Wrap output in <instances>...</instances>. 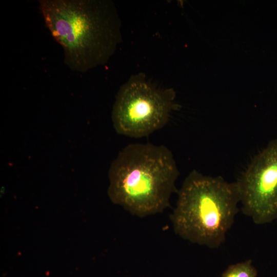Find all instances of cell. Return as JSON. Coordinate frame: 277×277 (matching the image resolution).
Returning a JSON list of instances; mask_svg holds the SVG:
<instances>
[{
    "mask_svg": "<svg viewBox=\"0 0 277 277\" xmlns=\"http://www.w3.org/2000/svg\"><path fill=\"white\" fill-rule=\"evenodd\" d=\"M45 24L72 70L85 72L105 63L117 41L112 4L93 0H39Z\"/></svg>",
    "mask_w": 277,
    "mask_h": 277,
    "instance_id": "obj_1",
    "label": "cell"
},
{
    "mask_svg": "<svg viewBox=\"0 0 277 277\" xmlns=\"http://www.w3.org/2000/svg\"><path fill=\"white\" fill-rule=\"evenodd\" d=\"M179 173L166 146L129 144L110 166L109 196L113 203L138 217L160 213L170 205Z\"/></svg>",
    "mask_w": 277,
    "mask_h": 277,
    "instance_id": "obj_2",
    "label": "cell"
},
{
    "mask_svg": "<svg viewBox=\"0 0 277 277\" xmlns=\"http://www.w3.org/2000/svg\"><path fill=\"white\" fill-rule=\"evenodd\" d=\"M235 182L192 170L178 192L170 219L175 233L192 243L211 249L220 247L239 211Z\"/></svg>",
    "mask_w": 277,
    "mask_h": 277,
    "instance_id": "obj_3",
    "label": "cell"
},
{
    "mask_svg": "<svg viewBox=\"0 0 277 277\" xmlns=\"http://www.w3.org/2000/svg\"><path fill=\"white\" fill-rule=\"evenodd\" d=\"M174 92L132 81L118 92L112 118L116 131L131 137L148 136L163 127L174 108Z\"/></svg>",
    "mask_w": 277,
    "mask_h": 277,
    "instance_id": "obj_4",
    "label": "cell"
},
{
    "mask_svg": "<svg viewBox=\"0 0 277 277\" xmlns=\"http://www.w3.org/2000/svg\"><path fill=\"white\" fill-rule=\"evenodd\" d=\"M235 182L245 215L256 225L277 220V138L254 157Z\"/></svg>",
    "mask_w": 277,
    "mask_h": 277,
    "instance_id": "obj_5",
    "label": "cell"
},
{
    "mask_svg": "<svg viewBox=\"0 0 277 277\" xmlns=\"http://www.w3.org/2000/svg\"><path fill=\"white\" fill-rule=\"evenodd\" d=\"M257 274L256 269L249 259L229 266L221 277H256Z\"/></svg>",
    "mask_w": 277,
    "mask_h": 277,
    "instance_id": "obj_6",
    "label": "cell"
}]
</instances>
